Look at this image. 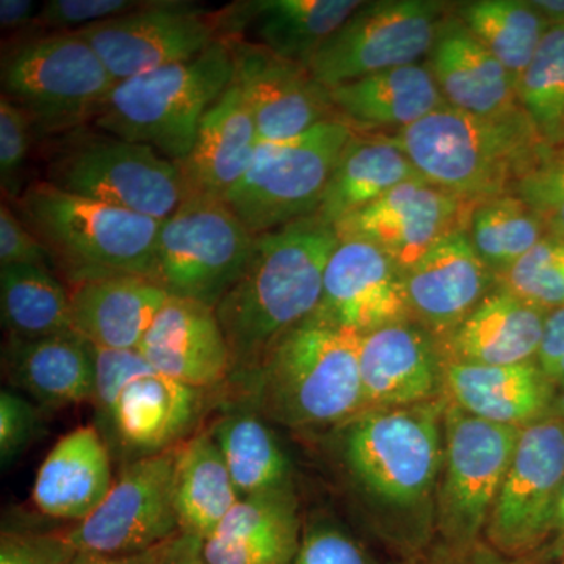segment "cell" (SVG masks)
<instances>
[{
  "mask_svg": "<svg viewBox=\"0 0 564 564\" xmlns=\"http://www.w3.org/2000/svg\"><path fill=\"white\" fill-rule=\"evenodd\" d=\"M447 400L366 410L332 430L337 466L373 536L395 560L436 543V499L444 462Z\"/></svg>",
  "mask_w": 564,
  "mask_h": 564,
  "instance_id": "1",
  "label": "cell"
},
{
  "mask_svg": "<svg viewBox=\"0 0 564 564\" xmlns=\"http://www.w3.org/2000/svg\"><path fill=\"white\" fill-rule=\"evenodd\" d=\"M340 239L321 215L259 234L242 276L215 307L232 356L229 383L261 366L285 333L313 317Z\"/></svg>",
  "mask_w": 564,
  "mask_h": 564,
  "instance_id": "2",
  "label": "cell"
},
{
  "mask_svg": "<svg viewBox=\"0 0 564 564\" xmlns=\"http://www.w3.org/2000/svg\"><path fill=\"white\" fill-rule=\"evenodd\" d=\"M388 135L423 180L470 204L514 193L516 184L552 150L522 107L481 117L447 104Z\"/></svg>",
  "mask_w": 564,
  "mask_h": 564,
  "instance_id": "3",
  "label": "cell"
},
{
  "mask_svg": "<svg viewBox=\"0 0 564 564\" xmlns=\"http://www.w3.org/2000/svg\"><path fill=\"white\" fill-rule=\"evenodd\" d=\"M358 334L310 317L270 348L243 380L248 403L292 430H334L362 411Z\"/></svg>",
  "mask_w": 564,
  "mask_h": 564,
  "instance_id": "4",
  "label": "cell"
},
{
  "mask_svg": "<svg viewBox=\"0 0 564 564\" xmlns=\"http://www.w3.org/2000/svg\"><path fill=\"white\" fill-rule=\"evenodd\" d=\"M11 206L69 285L113 274L151 280L163 220L63 192L46 181L28 185Z\"/></svg>",
  "mask_w": 564,
  "mask_h": 564,
  "instance_id": "5",
  "label": "cell"
},
{
  "mask_svg": "<svg viewBox=\"0 0 564 564\" xmlns=\"http://www.w3.org/2000/svg\"><path fill=\"white\" fill-rule=\"evenodd\" d=\"M228 41H215L198 57L118 82L95 120L98 131L147 144L180 163L191 154L207 111L231 87Z\"/></svg>",
  "mask_w": 564,
  "mask_h": 564,
  "instance_id": "6",
  "label": "cell"
},
{
  "mask_svg": "<svg viewBox=\"0 0 564 564\" xmlns=\"http://www.w3.org/2000/svg\"><path fill=\"white\" fill-rule=\"evenodd\" d=\"M117 84L77 32L25 41L2 62V96L29 115L40 137L66 135L95 121Z\"/></svg>",
  "mask_w": 564,
  "mask_h": 564,
  "instance_id": "7",
  "label": "cell"
},
{
  "mask_svg": "<svg viewBox=\"0 0 564 564\" xmlns=\"http://www.w3.org/2000/svg\"><path fill=\"white\" fill-rule=\"evenodd\" d=\"M46 182L73 195L165 220L185 198L177 163L147 144L102 131L66 133L47 163Z\"/></svg>",
  "mask_w": 564,
  "mask_h": 564,
  "instance_id": "8",
  "label": "cell"
},
{
  "mask_svg": "<svg viewBox=\"0 0 564 564\" xmlns=\"http://www.w3.org/2000/svg\"><path fill=\"white\" fill-rule=\"evenodd\" d=\"M352 133L347 122L333 120L293 139L261 141L226 204L254 236L317 214Z\"/></svg>",
  "mask_w": 564,
  "mask_h": 564,
  "instance_id": "9",
  "label": "cell"
},
{
  "mask_svg": "<svg viewBox=\"0 0 564 564\" xmlns=\"http://www.w3.org/2000/svg\"><path fill=\"white\" fill-rule=\"evenodd\" d=\"M254 239L225 199L187 196L162 221L151 281L170 296L217 307L242 276Z\"/></svg>",
  "mask_w": 564,
  "mask_h": 564,
  "instance_id": "10",
  "label": "cell"
},
{
  "mask_svg": "<svg viewBox=\"0 0 564 564\" xmlns=\"http://www.w3.org/2000/svg\"><path fill=\"white\" fill-rule=\"evenodd\" d=\"M521 430L484 421L445 402L436 541L464 545L484 540Z\"/></svg>",
  "mask_w": 564,
  "mask_h": 564,
  "instance_id": "11",
  "label": "cell"
},
{
  "mask_svg": "<svg viewBox=\"0 0 564 564\" xmlns=\"http://www.w3.org/2000/svg\"><path fill=\"white\" fill-rule=\"evenodd\" d=\"M451 7L437 0L362 2L311 58L307 69L332 88L430 54Z\"/></svg>",
  "mask_w": 564,
  "mask_h": 564,
  "instance_id": "12",
  "label": "cell"
},
{
  "mask_svg": "<svg viewBox=\"0 0 564 564\" xmlns=\"http://www.w3.org/2000/svg\"><path fill=\"white\" fill-rule=\"evenodd\" d=\"M564 488V422L551 414L524 426L484 540L513 558H543Z\"/></svg>",
  "mask_w": 564,
  "mask_h": 564,
  "instance_id": "13",
  "label": "cell"
},
{
  "mask_svg": "<svg viewBox=\"0 0 564 564\" xmlns=\"http://www.w3.org/2000/svg\"><path fill=\"white\" fill-rule=\"evenodd\" d=\"M177 447L122 466L104 502L66 530L77 554H137L181 533L173 497Z\"/></svg>",
  "mask_w": 564,
  "mask_h": 564,
  "instance_id": "14",
  "label": "cell"
},
{
  "mask_svg": "<svg viewBox=\"0 0 564 564\" xmlns=\"http://www.w3.org/2000/svg\"><path fill=\"white\" fill-rule=\"evenodd\" d=\"M77 33L117 82L192 61L221 39L217 13L182 0H152Z\"/></svg>",
  "mask_w": 564,
  "mask_h": 564,
  "instance_id": "15",
  "label": "cell"
},
{
  "mask_svg": "<svg viewBox=\"0 0 564 564\" xmlns=\"http://www.w3.org/2000/svg\"><path fill=\"white\" fill-rule=\"evenodd\" d=\"M225 40L232 54V84L242 93L259 140L293 139L322 122L340 120L328 88L307 66L278 57L242 36Z\"/></svg>",
  "mask_w": 564,
  "mask_h": 564,
  "instance_id": "16",
  "label": "cell"
},
{
  "mask_svg": "<svg viewBox=\"0 0 564 564\" xmlns=\"http://www.w3.org/2000/svg\"><path fill=\"white\" fill-rule=\"evenodd\" d=\"M470 209L473 204L419 177L337 223L336 231L339 239L380 248L403 276L444 237L466 229Z\"/></svg>",
  "mask_w": 564,
  "mask_h": 564,
  "instance_id": "17",
  "label": "cell"
},
{
  "mask_svg": "<svg viewBox=\"0 0 564 564\" xmlns=\"http://www.w3.org/2000/svg\"><path fill=\"white\" fill-rule=\"evenodd\" d=\"M209 391L191 388L152 367L122 388L109 417L96 426L124 464L172 451L195 434Z\"/></svg>",
  "mask_w": 564,
  "mask_h": 564,
  "instance_id": "18",
  "label": "cell"
},
{
  "mask_svg": "<svg viewBox=\"0 0 564 564\" xmlns=\"http://www.w3.org/2000/svg\"><path fill=\"white\" fill-rule=\"evenodd\" d=\"M314 317L358 336L408 321L402 274L375 245L340 239L326 265Z\"/></svg>",
  "mask_w": 564,
  "mask_h": 564,
  "instance_id": "19",
  "label": "cell"
},
{
  "mask_svg": "<svg viewBox=\"0 0 564 564\" xmlns=\"http://www.w3.org/2000/svg\"><path fill=\"white\" fill-rule=\"evenodd\" d=\"M402 278L411 321L437 345L497 285L496 274L475 251L466 229L444 237Z\"/></svg>",
  "mask_w": 564,
  "mask_h": 564,
  "instance_id": "20",
  "label": "cell"
},
{
  "mask_svg": "<svg viewBox=\"0 0 564 564\" xmlns=\"http://www.w3.org/2000/svg\"><path fill=\"white\" fill-rule=\"evenodd\" d=\"M440 345L411 318L364 334L359 339L366 410H389L444 399Z\"/></svg>",
  "mask_w": 564,
  "mask_h": 564,
  "instance_id": "21",
  "label": "cell"
},
{
  "mask_svg": "<svg viewBox=\"0 0 564 564\" xmlns=\"http://www.w3.org/2000/svg\"><path fill=\"white\" fill-rule=\"evenodd\" d=\"M139 352L155 372L191 388L214 391L229 383L232 356L215 307L169 296Z\"/></svg>",
  "mask_w": 564,
  "mask_h": 564,
  "instance_id": "22",
  "label": "cell"
},
{
  "mask_svg": "<svg viewBox=\"0 0 564 564\" xmlns=\"http://www.w3.org/2000/svg\"><path fill=\"white\" fill-rule=\"evenodd\" d=\"M361 0H247L218 11L221 39L250 31L278 57L310 65Z\"/></svg>",
  "mask_w": 564,
  "mask_h": 564,
  "instance_id": "23",
  "label": "cell"
},
{
  "mask_svg": "<svg viewBox=\"0 0 564 564\" xmlns=\"http://www.w3.org/2000/svg\"><path fill=\"white\" fill-rule=\"evenodd\" d=\"M444 383L445 399L467 414L516 429L551 415L558 392L536 361L511 366L445 361Z\"/></svg>",
  "mask_w": 564,
  "mask_h": 564,
  "instance_id": "24",
  "label": "cell"
},
{
  "mask_svg": "<svg viewBox=\"0 0 564 564\" xmlns=\"http://www.w3.org/2000/svg\"><path fill=\"white\" fill-rule=\"evenodd\" d=\"M111 462L109 444L95 425L70 430L41 463L33 481V505L44 516L79 524L113 488Z\"/></svg>",
  "mask_w": 564,
  "mask_h": 564,
  "instance_id": "25",
  "label": "cell"
},
{
  "mask_svg": "<svg viewBox=\"0 0 564 564\" xmlns=\"http://www.w3.org/2000/svg\"><path fill=\"white\" fill-rule=\"evenodd\" d=\"M169 293L150 278L113 274L69 285L74 333L93 347L139 351Z\"/></svg>",
  "mask_w": 564,
  "mask_h": 564,
  "instance_id": "26",
  "label": "cell"
},
{
  "mask_svg": "<svg viewBox=\"0 0 564 564\" xmlns=\"http://www.w3.org/2000/svg\"><path fill=\"white\" fill-rule=\"evenodd\" d=\"M295 488L242 497L203 541L207 564H292L302 543Z\"/></svg>",
  "mask_w": 564,
  "mask_h": 564,
  "instance_id": "27",
  "label": "cell"
},
{
  "mask_svg": "<svg viewBox=\"0 0 564 564\" xmlns=\"http://www.w3.org/2000/svg\"><path fill=\"white\" fill-rule=\"evenodd\" d=\"M547 313L497 284L440 344L444 361L481 366L536 361Z\"/></svg>",
  "mask_w": 564,
  "mask_h": 564,
  "instance_id": "28",
  "label": "cell"
},
{
  "mask_svg": "<svg viewBox=\"0 0 564 564\" xmlns=\"http://www.w3.org/2000/svg\"><path fill=\"white\" fill-rule=\"evenodd\" d=\"M429 57L434 80L454 109L491 117L521 107L511 74L456 14L441 24Z\"/></svg>",
  "mask_w": 564,
  "mask_h": 564,
  "instance_id": "29",
  "label": "cell"
},
{
  "mask_svg": "<svg viewBox=\"0 0 564 564\" xmlns=\"http://www.w3.org/2000/svg\"><path fill=\"white\" fill-rule=\"evenodd\" d=\"M259 133L242 93L231 84L199 126L191 154L180 166L187 196H225L250 169Z\"/></svg>",
  "mask_w": 564,
  "mask_h": 564,
  "instance_id": "30",
  "label": "cell"
},
{
  "mask_svg": "<svg viewBox=\"0 0 564 564\" xmlns=\"http://www.w3.org/2000/svg\"><path fill=\"white\" fill-rule=\"evenodd\" d=\"M337 117L361 133H397L447 106L429 65L400 66L329 90Z\"/></svg>",
  "mask_w": 564,
  "mask_h": 564,
  "instance_id": "31",
  "label": "cell"
},
{
  "mask_svg": "<svg viewBox=\"0 0 564 564\" xmlns=\"http://www.w3.org/2000/svg\"><path fill=\"white\" fill-rule=\"evenodd\" d=\"M2 358L3 372L11 386L41 406L58 410L91 403L95 361L90 344L79 334L40 339L7 336Z\"/></svg>",
  "mask_w": 564,
  "mask_h": 564,
  "instance_id": "32",
  "label": "cell"
},
{
  "mask_svg": "<svg viewBox=\"0 0 564 564\" xmlns=\"http://www.w3.org/2000/svg\"><path fill=\"white\" fill-rule=\"evenodd\" d=\"M419 177L413 162L388 133L355 132L334 166L317 214L336 226Z\"/></svg>",
  "mask_w": 564,
  "mask_h": 564,
  "instance_id": "33",
  "label": "cell"
},
{
  "mask_svg": "<svg viewBox=\"0 0 564 564\" xmlns=\"http://www.w3.org/2000/svg\"><path fill=\"white\" fill-rule=\"evenodd\" d=\"M173 497L180 532L203 541L242 499L209 430L177 447Z\"/></svg>",
  "mask_w": 564,
  "mask_h": 564,
  "instance_id": "34",
  "label": "cell"
},
{
  "mask_svg": "<svg viewBox=\"0 0 564 564\" xmlns=\"http://www.w3.org/2000/svg\"><path fill=\"white\" fill-rule=\"evenodd\" d=\"M267 422L245 402L229 406L209 429L240 497L295 488L291 458Z\"/></svg>",
  "mask_w": 564,
  "mask_h": 564,
  "instance_id": "35",
  "label": "cell"
},
{
  "mask_svg": "<svg viewBox=\"0 0 564 564\" xmlns=\"http://www.w3.org/2000/svg\"><path fill=\"white\" fill-rule=\"evenodd\" d=\"M0 314L7 336L40 339L74 333L69 289L46 267H0Z\"/></svg>",
  "mask_w": 564,
  "mask_h": 564,
  "instance_id": "36",
  "label": "cell"
},
{
  "mask_svg": "<svg viewBox=\"0 0 564 564\" xmlns=\"http://www.w3.org/2000/svg\"><path fill=\"white\" fill-rule=\"evenodd\" d=\"M455 14L502 63L516 87L551 28L532 0H474L459 3Z\"/></svg>",
  "mask_w": 564,
  "mask_h": 564,
  "instance_id": "37",
  "label": "cell"
},
{
  "mask_svg": "<svg viewBox=\"0 0 564 564\" xmlns=\"http://www.w3.org/2000/svg\"><path fill=\"white\" fill-rule=\"evenodd\" d=\"M466 231L496 278L513 269L549 236L543 220L516 193L473 204Z\"/></svg>",
  "mask_w": 564,
  "mask_h": 564,
  "instance_id": "38",
  "label": "cell"
},
{
  "mask_svg": "<svg viewBox=\"0 0 564 564\" xmlns=\"http://www.w3.org/2000/svg\"><path fill=\"white\" fill-rule=\"evenodd\" d=\"M518 99L541 139L554 150L564 148V24L545 32L518 82Z\"/></svg>",
  "mask_w": 564,
  "mask_h": 564,
  "instance_id": "39",
  "label": "cell"
},
{
  "mask_svg": "<svg viewBox=\"0 0 564 564\" xmlns=\"http://www.w3.org/2000/svg\"><path fill=\"white\" fill-rule=\"evenodd\" d=\"M497 284L545 311L564 307V237L545 236Z\"/></svg>",
  "mask_w": 564,
  "mask_h": 564,
  "instance_id": "40",
  "label": "cell"
},
{
  "mask_svg": "<svg viewBox=\"0 0 564 564\" xmlns=\"http://www.w3.org/2000/svg\"><path fill=\"white\" fill-rule=\"evenodd\" d=\"M514 193L532 207L549 234L564 237V148L545 152L516 184Z\"/></svg>",
  "mask_w": 564,
  "mask_h": 564,
  "instance_id": "41",
  "label": "cell"
},
{
  "mask_svg": "<svg viewBox=\"0 0 564 564\" xmlns=\"http://www.w3.org/2000/svg\"><path fill=\"white\" fill-rule=\"evenodd\" d=\"M292 564H377L366 545L328 516L303 525L302 543Z\"/></svg>",
  "mask_w": 564,
  "mask_h": 564,
  "instance_id": "42",
  "label": "cell"
},
{
  "mask_svg": "<svg viewBox=\"0 0 564 564\" xmlns=\"http://www.w3.org/2000/svg\"><path fill=\"white\" fill-rule=\"evenodd\" d=\"M33 126L21 107L6 96L0 98V182L10 203L20 198L21 174L28 161Z\"/></svg>",
  "mask_w": 564,
  "mask_h": 564,
  "instance_id": "43",
  "label": "cell"
},
{
  "mask_svg": "<svg viewBox=\"0 0 564 564\" xmlns=\"http://www.w3.org/2000/svg\"><path fill=\"white\" fill-rule=\"evenodd\" d=\"M90 347L95 361L91 404L95 408V425L99 426L109 417L111 408L128 381L151 366L139 351Z\"/></svg>",
  "mask_w": 564,
  "mask_h": 564,
  "instance_id": "44",
  "label": "cell"
},
{
  "mask_svg": "<svg viewBox=\"0 0 564 564\" xmlns=\"http://www.w3.org/2000/svg\"><path fill=\"white\" fill-rule=\"evenodd\" d=\"M148 0H50L40 7L36 24L55 32H77L147 6Z\"/></svg>",
  "mask_w": 564,
  "mask_h": 564,
  "instance_id": "45",
  "label": "cell"
},
{
  "mask_svg": "<svg viewBox=\"0 0 564 564\" xmlns=\"http://www.w3.org/2000/svg\"><path fill=\"white\" fill-rule=\"evenodd\" d=\"M77 551L65 533L3 532L0 564H70Z\"/></svg>",
  "mask_w": 564,
  "mask_h": 564,
  "instance_id": "46",
  "label": "cell"
},
{
  "mask_svg": "<svg viewBox=\"0 0 564 564\" xmlns=\"http://www.w3.org/2000/svg\"><path fill=\"white\" fill-rule=\"evenodd\" d=\"M39 426V413L31 400L18 392H0V463L3 469L29 447Z\"/></svg>",
  "mask_w": 564,
  "mask_h": 564,
  "instance_id": "47",
  "label": "cell"
},
{
  "mask_svg": "<svg viewBox=\"0 0 564 564\" xmlns=\"http://www.w3.org/2000/svg\"><path fill=\"white\" fill-rule=\"evenodd\" d=\"M46 248L21 221L11 204L0 207V267L36 265L50 269Z\"/></svg>",
  "mask_w": 564,
  "mask_h": 564,
  "instance_id": "48",
  "label": "cell"
},
{
  "mask_svg": "<svg viewBox=\"0 0 564 564\" xmlns=\"http://www.w3.org/2000/svg\"><path fill=\"white\" fill-rule=\"evenodd\" d=\"M543 558H513L502 554L485 540L464 545H451L436 541L423 554L391 564H544Z\"/></svg>",
  "mask_w": 564,
  "mask_h": 564,
  "instance_id": "49",
  "label": "cell"
},
{
  "mask_svg": "<svg viewBox=\"0 0 564 564\" xmlns=\"http://www.w3.org/2000/svg\"><path fill=\"white\" fill-rule=\"evenodd\" d=\"M538 366L556 386H564V307L549 311L545 317L543 339L536 355Z\"/></svg>",
  "mask_w": 564,
  "mask_h": 564,
  "instance_id": "50",
  "label": "cell"
},
{
  "mask_svg": "<svg viewBox=\"0 0 564 564\" xmlns=\"http://www.w3.org/2000/svg\"><path fill=\"white\" fill-rule=\"evenodd\" d=\"M184 534L180 533L165 543L128 555L77 554L70 564H169L180 551Z\"/></svg>",
  "mask_w": 564,
  "mask_h": 564,
  "instance_id": "51",
  "label": "cell"
},
{
  "mask_svg": "<svg viewBox=\"0 0 564 564\" xmlns=\"http://www.w3.org/2000/svg\"><path fill=\"white\" fill-rule=\"evenodd\" d=\"M40 9L32 0H2L0 2V25L2 31H21L36 21Z\"/></svg>",
  "mask_w": 564,
  "mask_h": 564,
  "instance_id": "52",
  "label": "cell"
},
{
  "mask_svg": "<svg viewBox=\"0 0 564 564\" xmlns=\"http://www.w3.org/2000/svg\"><path fill=\"white\" fill-rule=\"evenodd\" d=\"M564 555V488L562 497H560L558 508H556L554 529H552L551 541L545 547L543 560L560 558Z\"/></svg>",
  "mask_w": 564,
  "mask_h": 564,
  "instance_id": "53",
  "label": "cell"
},
{
  "mask_svg": "<svg viewBox=\"0 0 564 564\" xmlns=\"http://www.w3.org/2000/svg\"><path fill=\"white\" fill-rule=\"evenodd\" d=\"M169 564H207L203 556V540L184 534L180 551Z\"/></svg>",
  "mask_w": 564,
  "mask_h": 564,
  "instance_id": "54",
  "label": "cell"
},
{
  "mask_svg": "<svg viewBox=\"0 0 564 564\" xmlns=\"http://www.w3.org/2000/svg\"><path fill=\"white\" fill-rule=\"evenodd\" d=\"M532 3L551 28L564 24V0H532Z\"/></svg>",
  "mask_w": 564,
  "mask_h": 564,
  "instance_id": "55",
  "label": "cell"
},
{
  "mask_svg": "<svg viewBox=\"0 0 564 564\" xmlns=\"http://www.w3.org/2000/svg\"><path fill=\"white\" fill-rule=\"evenodd\" d=\"M552 414L556 415V417L562 419L564 422V386L558 389L555 397L554 410H552Z\"/></svg>",
  "mask_w": 564,
  "mask_h": 564,
  "instance_id": "56",
  "label": "cell"
},
{
  "mask_svg": "<svg viewBox=\"0 0 564 564\" xmlns=\"http://www.w3.org/2000/svg\"><path fill=\"white\" fill-rule=\"evenodd\" d=\"M562 564H564V556H563V562H562Z\"/></svg>",
  "mask_w": 564,
  "mask_h": 564,
  "instance_id": "57",
  "label": "cell"
}]
</instances>
